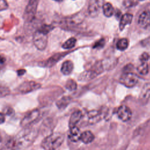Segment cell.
<instances>
[{
  "label": "cell",
  "mask_w": 150,
  "mask_h": 150,
  "mask_svg": "<svg viewBox=\"0 0 150 150\" xmlns=\"http://www.w3.org/2000/svg\"><path fill=\"white\" fill-rule=\"evenodd\" d=\"M116 113L118 118L123 122L129 121L132 117V111L131 109L125 105L120 106L118 108Z\"/></svg>",
  "instance_id": "cell-8"
},
{
  "label": "cell",
  "mask_w": 150,
  "mask_h": 150,
  "mask_svg": "<svg viewBox=\"0 0 150 150\" xmlns=\"http://www.w3.org/2000/svg\"><path fill=\"white\" fill-rule=\"evenodd\" d=\"M103 0H90L88 5V13L90 16H96L100 11Z\"/></svg>",
  "instance_id": "cell-10"
},
{
  "label": "cell",
  "mask_w": 150,
  "mask_h": 150,
  "mask_svg": "<svg viewBox=\"0 0 150 150\" xmlns=\"http://www.w3.org/2000/svg\"><path fill=\"white\" fill-rule=\"evenodd\" d=\"M77 85L76 82L73 79L68 80L65 85L66 88L70 91H73L76 90L77 88Z\"/></svg>",
  "instance_id": "cell-26"
},
{
  "label": "cell",
  "mask_w": 150,
  "mask_h": 150,
  "mask_svg": "<svg viewBox=\"0 0 150 150\" xmlns=\"http://www.w3.org/2000/svg\"><path fill=\"white\" fill-rule=\"evenodd\" d=\"M133 18V15L131 13H125L123 15L120 19V22L119 23V29L120 30H122L126 25L130 24L132 22Z\"/></svg>",
  "instance_id": "cell-16"
},
{
  "label": "cell",
  "mask_w": 150,
  "mask_h": 150,
  "mask_svg": "<svg viewBox=\"0 0 150 150\" xmlns=\"http://www.w3.org/2000/svg\"><path fill=\"white\" fill-rule=\"evenodd\" d=\"M71 101V98L68 96H64L61 98L56 103V105L60 109L65 108L70 103Z\"/></svg>",
  "instance_id": "cell-21"
},
{
  "label": "cell",
  "mask_w": 150,
  "mask_h": 150,
  "mask_svg": "<svg viewBox=\"0 0 150 150\" xmlns=\"http://www.w3.org/2000/svg\"><path fill=\"white\" fill-rule=\"evenodd\" d=\"M39 111L37 109L34 110L28 113L21 121V125L22 127H26L31 124L34 121H35L39 115Z\"/></svg>",
  "instance_id": "cell-9"
},
{
  "label": "cell",
  "mask_w": 150,
  "mask_h": 150,
  "mask_svg": "<svg viewBox=\"0 0 150 150\" xmlns=\"http://www.w3.org/2000/svg\"><path fill=\"white\" fill-rule=\"evenodd\" d=\"M83 114L82 112L80 110H76L74 111L70 115L69 122V128H71L76 126L77 124L81 120L82 118Z\"/></svg>",
  "instance_id": "cell-14"
},
{
  "label": "cell",
  "mask_w": 150,
  "mask_h": 150,
  "mask_svg": "<svg viewBox=\"0 0 150 150\" xmlns=\"http://www.w3.org/2000/svg\"><path fill=\"white\" fill-rule=\"evenodd\" d=\"M5 120V118L4 115L2 113L0 112V124H2L4 122Z\"/></svg>",
  "instance_id": "cell-32"
},
{
  "label": "cell",
  "mask_w": 150,
  "mask_h": 150,
  "mask_svg": "<svg viewBox=\"0 0 150 150\" xmlns=\"http://www.w3.org/2000/svg\"><path fill=\"white\" fill-rule=\"evenodd\" d=\"M137 71L141 75H146L149 71L148 64L146 62H142L137 67Z\"/></svg>",
  "instance_id": "cell-22"
},
{
  "label": "cell",
  "mask_w": 150,
  "mask_h": 150,
  "mask_svg": "<svg viewBox=\"0 0 150 150\" xmlns=\"http://www.w3.org/2000/svg\"><path fill=\"white\" fill-rule=\"evenodd\" d=\"M104 70L103 63L101 62L96 63L90 69L83 71L79 77V80L88 81L94 79L102 73Z\"/></svg>",
  "instance_id": "cell-3"
},
{
  "label": "cell",
  "mask_w": 150,
  "mask_h": 150,
  "mask_svg": "<svg viewBox=\"0 0 150 150\" xmlns=\"http://www.w3.org/2000/svg\"><path fill=\"white\" fill-rule=\"evenodd\" d=\"M139 98L143 101H146L150 98V83H145L142 86L139 94Z\"/></svg>",
  "instance_id": "cell-15"
},
{
  "label": "cell",
  "mask_w": 150,
  "mask_h": 150,
  "mask_svg": "<svg viewBox=\"0 0 150 150\" xmlns=\"http://www.w3.org/2000/svg\"><path fill=\"white\" fill-rule=\"evenodd\" d=\"M76 43V39L75 38H70L67 39L63 45L62 47L64 49H70L73 48Z\"/></svg>",
  "instance_id": "cell-23"
},
{
  "label": "cell",
  "mask_w": 150,
  "mask_h": 150,
  "mask_svg": "<svg viewBox=\"0 0 150 150\" xmlns=\"http://www.w3.org/2000/svg\"><path fill=\"white\" fill-rule=\"evenodd\" d=\"M64 141V135L60 132H54L46 137L42 146L45 150H56L61 146Z\"/></svg>",
  "instance_id": "cell-2"
},
{
  "label": "cell",
  "mask_w": 150,
  "mask_h": 150,
  "mask_svg": "<svg viewBox=\"0 0 150 150\" xmlns=\"http://www.w3.org/2000/svg\"><path fill=\"white\" fill-rule=\"evenodd\" d=\"M5 62V58L4 56L0 55V64H4Z\"/></svg>",
  "instance_id": "cell-33"
},
{
  "label": "cell",
  "mask_w": 150,
  "mask_h": 150,
  "mask_svg": "<svg viewBox=\"0 0 150 150\" xmlns=\"http://www.w3.org/2000/svg\"><path fill=\"white\" fill-rule=\"evenodd\" d=\"M81 133L80 129L77 126L70 128L69 138L73 142H77L80 141Z\"/></svg>",
  "instance_id": "cell-18"
},
{
  "label": "cell",
  "mask_w": 150,
  "mask_h": 150,
  "mask_svg": "<svg viewBox=\"0 0 150 150\" xmlns=\"http://www.w3.org/2000/svg\"><path fill=\"white\" fill-rule=\"evenodd\" d=\"M103 115V113L100 110H91L88 112L87 116L88 118V121L90 124H94L98 122L101 120Z\"/></svg>",
  "instance_id": "cell-13"
},
{
  "label": "cell",
  "mask_w": 150,
  "mask_h": 150,
  "mask_svg": "<svg viewBox=\"0 0 150 150\" xmlns=\"http://www.w3.org/2000/svg\"><path fill=\"white\" fill-rule=\"evenodd\" d=\"M102 8L103 13L106 17H111L114 13V8L112 5L109 2H106L104 4Z\"/></svg>",
  "instance_id": "cell-20"
},
{
  "label": "cell",
  "mask_w": 150,
  "mask_h": 150,
  "mask_svg": "<svg viewBox=\"0 0 150 150\" xmlns=\"http://www.w3.org/2000/svg\"><path fill=\"white\" fill-rule=\"evenodd\" d=\"M26 72V70L25 69H19L18 70H17V74L18 76H22L23 74H24Z\"/></svg>",
  "instance_id": "cell-31"
},
{
  "label": "cell",
  "mask_w": 150,
  "mask_h": 150,
  "mask_svg": "<svg viewBox=\"0 0 150 150\" xmlns=\"http://www.w3.org/2000/svg\"><path fill=\"white\" fill-rule=\"evenodd\" d=\"M66 54V53H56L53 55L52 57H49L47 60L41 62V66L50 67L53 66L55 63H56L59 60L61 59Z\"/></svg>",
  "instance_id": "cell-11"
},
{
  "label": "cell",
  "mask_w": 150,
  "mask_h": 150,
  "mask_svg": "<svg viewBox=\"0 0 150 150\" xmlns=\"http://www.w3.org/2000/svg\"><path fill=\"white\" fill-rule=\"evenodd\" d=\"M36 137V131L31 129H26L20 132L15 138L10 139L6 146L9 150L22 149L29 146Z\"/></svg>",
  "instance_id": "cell-1"
},
{
  "label": "cell",
  "mask_w": 150,
  "mask_h": 150,
  "mask_svg": "<svg viewBox=\"0 0 150 150\" xmlns=\"http://www.w3.org/2000/svg\"><path fill=\"white\" fill-rule=\"evenodd\" d=\"M73 70V63L71 60H66L63 62L61 67V71L64 75L70 74Z\"/></svg>",
  "instance_id": "cell-19"
},
{
  "label": "cell",
  "mask_w": 150,
  "mask_h": 150,
  "mask_svg": "<svg viewBox=\"0 0 150 150\" xmlns=\"http://www.w3.org/2000/svg\"><path fill=\"white\" fill-rule=\"evenodd\" d=\"M138 25L143 28H145L150 24V12L145 11L139 16L138 19Z\"/></svg>",
  "instance_id": "cell-12"
},
{
  "label": "cell",
  "mask_w": 150,
  "mask_h": 150,
  "mask_svg": "<svg viewBox=\"0 0 150 150\" xmlns=\"http://www.w3.org/2000/svg\"><path fill=\"white\" fill-rule=\"evenodd\" d=\"M120 82L127 87H132L138 82V76L131 72H124L120 78Z\"/></svg>",
  "instance_id": "cell-5"
},
{
  "label": "cell",
  "mask_w": 150,
  "mask_h": 150,
  "mask_svg": "<svg viewBox=\"0 0 150 150\" xmlns=\"http://www.w3.org/2000/svg\"><path fill=\"white\" fill-rule=\"evenodd\" d=\"M105 41L104 39H101L100 40H98V41H97L93 45V48L94 49H99L101 48H103L104 45H105Z\"/></svg>",
  "instance_id": "cell-27"
},
{
  "label": "cell",
  "mask_w": 150,
  "mask_h": 150,
  "mask_svg": "<svg viewBox=\"0 0 150 150\" xmlns=\"http://www.w3.org/2000/svg\"><path fill=\"white\" fill-rule=\"evenodd\" d=\"M1 135H0V142H1Z\"/></svg>",
  "instance_id": "cell-35"
},
{
  "label": "cell",
  "mask_w": 150,
  "mask_h": 150,
  "mask_svg": "<svg viewBox=\"0 0 150 150\" xmlns=\"http://www.w3.org/2000/svg\"><path fill=\"white\" fill-rule=\"evenodd\" d=\"M94 138V135L90 131H85L81 133L80 141H82L84 144H88L93 142Z\"/></svg>",
  "instance_id": "cell-17"
},
{
  "label": "cell",
  "mask_w": 150,
  "mask_h": 150,
  "mask_svg": "<svg viewBox=\"0 0 150 150\" xmlns=\"http://www.w3.org/2000/svg\"><path fill=\"white\" fill-rule=\"evenodd\" d=\"M10 92L9 88L4 86L0 84V97H4L8 95Z\"/></svg>",
  "instance_id": "cell-28"
},
{
  "label": "cell",
  "mask_w": 150,
  "mask_h": 150,
  "mask_svg": "<svg viewBox=\"0 0 150 150\" xmlns=\"http://www.w3.org/2000/svg\"><path fill=\"white\" fill-rule=\"evenodd\" d=\"M39 0H29L24 11L23 18L26 22H31L35 18Z\"/></svg>",
  "instance_id": "cell-4"
},
{
  "label": "cell",
  "mask_w": 150,
  "mask_h": 150,
  "mask_svg": "<svg viewBox=\"0 0 150 150\" xmlns=\"http://www.w3.org/2000/svg\"><path fill=\"white\" fill-rule=\"evenodd\" d=\"M54 1H55L56 2H62L63 0H54Z\"/></svg>",
  "instance_id": "cell-34"
},
{
  "label": "cell",
  "mask_w": 150,
  "mask_h": 150,
  "mask_svg": "<svg viewBox=\"0 0 150 150\" xmlns=\"http://www.w3.org/2000/svg\"><path fill=\"white\" fill-rule=\"evenodd\" d=\"M139 1H144V0H139Z\"/></svg>",
  "instance_id": "cell-36"
},
{
  "label": "cell",
  "mask_w": 150,
  "mask_h": 150,
  "mask_svg": "<svg viewBox=\"0 0 150 150\" xmlns=\"http://www.w3.org/2000/svg\"><path fill=\"white\" fill-rule=\"evenodd\" d=\"M33 41L35 47L39 50H43L47 43V36L39 30H36L33 37Z\"/></svg>",
  "instance_id": "cell-6"
},
{
  "label": "cell",
  "mask_w": 150,
  "mask_h": 150,
  "mask_svg": "<svg viewBox=\"0 0 150 150\" xmlns=\"http://www.w3.org/2000/svg\"><path fill=\"white\" fill-rule=\"evenodd\" d=\"M8 5L5 0H0V11L7 9Z\"/></svg>",
  "instance_id": "cell-30"
},
{
  "label": "cell",
  "mask_w": 150,
  "mask_h": 150,
  "mask_svg": "<svg viewBox=\"0 0 150 150\" xmlns=\"http://www.w3.org/2000/svg\"><path fill=\"white\" fill-rule=\"evenodd\" d=\"M41 85L39 83H36L34 81H25L22 83L18 87V91L21 93H28L34 90H36L40 87Z\"/></svg>",
  "instance_id": "cell-7"
},
{
  "label": "cell",
  "mask_w": 150,
  "mask_h": 150,
  "mask_svg": "<svg viewBox=\"0 0 150 150\" xmlns=\"http://www.w3.org/2000/svg\"><path fill=\"white\" fill-rule=\"evenodd\" d=\"M54 28V27L51 25H46V24H44L42 25L39 29L38 30H39V32L45 34V35H47Z\"/></svg>",
  "instance_id": "cell-25"
},
{
  "label": "cell",
  "mask_w": 150,
  "mask_h": 150,
  "mask_svg": "<svg viewBox=\"0 0 150 150\" xmlns=\"http://www.w3.org/2000/svg\"><path fill=\"white\" fill-rule=\"evenodd\" d=\"M128 46V40L126 38L120 39L117 43V47L118 50L123 51Z\"/></svg>",
  "instance_id": "cell-24"
},
{
  "label": "cell",
  "mask_w": 150,
  "mask_h": 150,
  "mask_svg": "<svg viewBox=\"0 0 150 150\" xmlns=\"http://www.w3.org/2000/svg\"><path fill=\"white\" fill-rule=\"evenodd\" d=\"M149 58V56L147 53H143L139 57V60L141 62H146L147 60H148Z\"/></svg>",
  "instance_id": "cell-29"
}]
</instances>
